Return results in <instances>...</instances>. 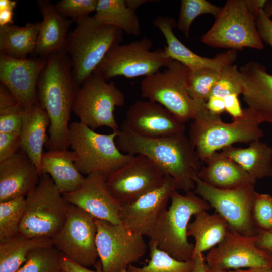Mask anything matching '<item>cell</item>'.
<instances>
[{
  "label": "cell",
  "mask_w": 272,
  "mask_h": 272,
  "mask_svg": "<svg viewBox=\"0 0 272 272\" xmlns=\"http://www.w3.org/2000/svg\"><path fill=\"white\" fill-rule=\"evenodd\" d=\"M78 88L73 80L66 52L49 56L39 77L37 94L38 103L50 119L48 145L51 150L69 148V122Z\"/></svg>",
  "instance_id": "cell-2"
},
{
  "label": "cell",
  "mask_w": 272,
  "mask_h": 272,
  "mask_svg": "<svg viewBox=\"0 0 272 272\" xmlns=\"http://www.w3.org/2000/svg\"><path fill=\"white\" fill-rule=\"evenodd\" d=\"M21 150L20 137L0 132V162Z\"/></svg>",
  "instance_id": "cell-42"
},
{
  "label": "cell",
  "mask_w": 272,
  "mask_h": 272,
  "mask_svg": "<svg viewBox=\"0 0 272 272\" xmlns=\"http://www.w3.org/2000/svg\"><path fill=\"white\" fill-rule=\"evenodd\" d=\"M238 95L233 94L224 98L225 111L228 113L234 120L242 117L243 109L241 108L238 99Z\"/></svg>",
  "instance_id": "cell-44"
},
{
  "label": "cell",
  "mask_w": 272,
  "mask_h": 272,
  "mask_svg": "<svg viewBox=\"0 0 272 272\" xmlns=\"http://www.w3.org/2000/svg\"><path fill=\"white\" fill-rule=\"evenodd\" d=\"M165 37L167 45L164 47L168 56L185 66L190 71L210 69L220 72L225 66L232 64L237 57V51L229 50L218 54L213 58L201 56L189 49L175 36L173 29L177 22L171 17L159 16L153 22Z\"/></svg>",
  "instance_id": "cell-22"
},
{
  "label": "cell",
  "mask_w": 272,
  "mask_h": 272,
  "mask_svg": "<svg viewBox=\"0 0 272 272\" xmlns=\"http://www.w3.org/2000/svg\"><path fill=\"white\" fill-rule=\"evenodd\" d=\"M52 245L49 238L25 237L19 233L0 243V272H17L25 262L29 252L39 247Z\"/></svg>",
  "instance_id": "cell-32"
},
{
  "label": "cell",
  "mask_w": 272,
  "mask_h": 272,
  "mask_svg": "<svg viewBox=\"0 0 272 272\" xmlns=\"http://www.w3.org/2000/svg\"><path fill=\"white\" fill-rule=\"evenodd\" d=\"M120 272H127V269H124V270H122V271H120Z\"/></svg>",
  "instance_id": "cell-56"
},
{
  "label": "cell",
  "mask_w": 272,
  "mask_h": 272,
  "mask_svg": "<svg viewBox=\"0 0 272 272\" xmlns=\"http://www.w3.org/2000/svg\"><path fill=\"white\" fill-rule=\"evenodd\" d=\"M125 102L123 93L114 82L108 83L93 73L79 87L72 111L80 122L94 130L106 126L117 131L119 127L114 111L116 107L123 106Z\"/></svg>",
  "instance_id": "cell-10"
},
{
  "label": "cell",
  "mask_w": 272,
  "mask_h": 272,
  "mask_svg": "<svg viewBox=\"0 0 272 272\" xmlns=\"http://www.w3.org/2000/svg\"><path fill=\"white\" fill-rule=\"evenodd\" d=\"M17 2L15 1L12 0H1L0 1V10L5 9L14 10L16 7Z\"/></svg>",
  "instance_id": "cell-53"
},
{
  "label": "cell",
  "mask_w": 272,
  "mask_h": 272,
  "mask_svg": "<svg viewBox=\"0 0 272 272\" xmlns=\"http://www.w3.org/2000/svg\"><path fill=\"white\" fill-rule=\"evenodd\" d=\"M242 93V79L239 70L235 64L224 67L213 87L211 95L222 98L231 94Z\"/></svg>",
  "instance_id": "cell-38"
},
{
  "label": "cell",
  "mask_w": 272,
  "mask_h": 272,
  "mask_svg": "<svg viewBox=\"0 0 272 272\" xmlns=\"http://www.w3.org/2000/svg\"><path fill=\"white\" fill-rule=\"evenodd\" d=\"M95 219L88 212L69 203L65 222L51 238L52 245L63 255L83 266L94 265L98 257Z\"/></svg>",
  "instance_id": "cell-14"
},
{
  "label": "cell",
  "mask_w": 272,
  "mask_h": 272,
  "mask_svg": "<svg viewBox=\"0 0 272 272\" xmlns=\"http://www.w3.org/2000/svg\"><path fill=\"white\" fill-rule=\"evenodd\" d=\"M206 272H221L219 270H217L211 269V268L208 267L206 266Z\"/></svg>",
  "instance_id": "cell-55"
},
{
  "label": "cell",
  "mask_w": 272,
  "mask_h": 272,
  "mask_svg": "<svg viewBox=\"0 0 272 272\" xmlns=\"http://www.w3.org/2000/svg\"><path fill=\"white\" fill-rule=\"evenodd\" d=\"M97 3L98 0H61L54 4V6L61 15L70 17L77 23L95 12Z\"/></svg>",
  "instance_id": "cell-39"
},
{
  "label": "cell",
  "mask_w": 272,
  "mask_h": 272,
  "mask_svg": "<svg viewBox=\"0 0 272 272\" xmlns=\"http://www.w3.org/2000/svg\"><path fill=\"white\" fill-rule=\"evenodd\" d=\"M242 79L245 108L261 123L272 124V75L266 67L254 61L239 69Z\"/></svg>",
  "instance_id": "cell-21"
},
{
  "label": "cell",
  "mask_w": 272,
  "mask_h": 272,
  "mask_svg": "<svg viewBox=\"0 0 272 272\" xmlns=\"http://www.w3.org/2000/svg\"><path fill=\"white\" fill-rule=\"evenodd\" d=\"M49 125V116L38 103L25 109L20 135L21 150L35 164L41 176V160Z\"/></svg>",
  "instance_id": "cell-27"
},
{
  "label": "cell",
  "mask_w": 272,
  "mask_h": 272,
  "mask_svg": "<svg viewBox=\"0 0 272 272\" xmlns=\"http://www.w3.org/2000/svg\"><path fill=\"white\" fill-rule=\"evenodd\" d=\"M171 203L160 215L147 236L158 248L182 261L192 260L194 244L188 240L187 229L192 216L211 206L193 191L182 195L177 190L172 193Z\"/></svg>",
  "instance_id": "cell-3"
},
{
  "label": "cell",
  "mask_w": 272,
  "mask_h": 272,
  "mask_svg": "<svg viewBox=\"0 0 272 272\" xmlns=\"http://www.w3.org/2000/svg\"><path fill=\"white\" fill-rule=\"evenodd\" d=\"M115 142L122 153L142 155L155 162L173 178L176 190L187 192L194 189L193 179L201 167V161L185 133L162 138H144L123 122Z\"/></svg>",
  "instance_id": "cell-1"
},
{
  "label": "cell",
  "mask_w": 272,
  "mask_h": 272,
  "mask_svg": "<svg viewBox=\"0 0 272 272\" xmlns=\"http://www.w3.org/2000/svg\"><path fill=\"white\" fill-rule=\"evenodd\" d=\"M176 183L169 176L164 183L134 202L121 206L119 217L121 223L134 234L146 236L156 224L161 212L166 208Z\"/></svg>",
  "instance_id": "cell-19"
},
{
  "label": "cell",
  "mask_w": 272,
  "mask_h": 272,
  "mask_svg": "<svg viewBox=\"0 0 272 272\" xmlns=\"http://www.w3.org/2000/svg\"><path fill=\"white\" fill-rule=\"evenodd\" d=\"M24 111L18 103L0 106V132L20 136Z\"/></svg>",
  "instance_id": "cell-41"
},
{
  "label": "cell",
  "mask_w": 272,
  "mask_h": 272,
  "mask_svg": "<svg viewBox=\"0 0 272 272\" xmlns=\"http://www.w3.org/2000/svg\"><path fill=\"white\" fill-rule=\"evenodd\" d=\"M20 232L26 237L52 238L63 226L69 203L51 176L42 174L36 187L26 197Z\"/></svg>",
  "instance_id": "cell-7"
},
{
  "label": "cell",
  "mask_w": 272,
  "mask_h": 272,
  "mask_svg": "<svg viewBox=\"0 0 272 272\" xmlns=\"http://www.w3.org/2000/svg\"><path fill=\"white\" fill-rule=\"evenodd\" d=\"M263 11L270 17H272V0L266 1Z\"/></svg>",
  "instance_id": "cell-54"
},
{
  "label": "cell",
  "mask_w": 272,
  "mask_h": 272,
  "mask_svg": "<svg viewBox=\"0 0 272 272\" xmlns=\"http://www.w3.org/2000/svg\"><path fill=\"white\" fill-rule=\"evenodd\" d=\"M192 260L194 262V265L191 272H206V263L203 254L197 255Z\"/></svg>",
  "instance_id": "cell-49"
},
{
  "label": "cell",
  "mask_w": 272,
  "mask_h": 272,
  "mask_svg": "<svg viewBox=\"0 0 272 272\" xmlns=\"http://www.w3.org/2000/svg\"><path fill=\"white\" fill-rule=\"evenodd\" d=\"M60 272H65V271L62 269V270L61 271H60Z\"/></svg>",
  "instance_id": "cell-57"
},
{
  "label": "cell",
  "mask_w": 272,
  "mask_h": 272,
  "mask_svg": "<svg viewBox=\"0 0 272 272\" xmlns=\"http://www.w3.org/2000/svg\"><path fill=\"white\" fill-rule=\"evenodd\" d=\"M69 32L65 47L73 80L80 87L101 62L109 49L123 40L120 29L103 24L93 16L76 23Z\"/></svg>",
  "instance_id": "cell-5"
},
{
  "label": "cell",
  "mask_w": 272,
  "mask_h": 272,
  "mask_svg": "<svg viewBox=\"0 0 272 272\" xmlns=\"http://www.w3.org/2000/svg\"><path fill=\"white\" fill-rule=\"evenodd\" d=\"M106 179L100 172L91 173L85 177L79 189L64 193L63 197L69 203L81 208L97 219L120 224L121 206L107 189Z\"/></svg>",
  "instance_id": "cell-20"
},
{
  "label": "cell",
  "mask_w": 272,
  "mask_h": 272,
  "mask_svg": "<svg viewBox=\"0 0 272 272\" xmlns=\"http://www.w3.org/2000/svg\"><path fill=\"white\" fill-rule=\"evenodd\" d=\"M75 154L67 149L44 152L41 160V174L49 175L63 194L79 189L85 177L75 165Z\"/></svg>",
  "instance_id": "cell-26"
},
{
  "label": "cell",
  "mask_w": 272,
  "mask_h": 272,
  "mask_svg": "<svg viewBox=\"0 0 272 272\" xmlns=\"http://www.w3.org/2000/svg\"><path fill=\"white\" fill-rule=\"evenodd\" d=\"M95 222L96 244L103 272H120L145 255L147 245L143 236L132 233L121 223L97 219Z\"/></svg>",
  "instance_id": "cell-13"
},
{
  "label": "cell",
  "mask_w": 272,
  "mask_h": 272,
  "mask_svg": "<svg viewBox=\"0 0 272 272\" xmlns=\"http://www.w3.org/2000/svg\"><path fill=\"white\" fill-rule=\"evenodd\" d=\"M198 177L207 184L222 189H232L255 184L257 180L222 152H215L204 162Z\"/></svg>",
  "instance_id": "cell-25"
},
{
  "label": "cell",
  "mask_w": 272,
  "mask_h": 272,
  "mask_svg": "<svg viewBox=\"0 0 272 272\" xmlns=\"http://www.w3.org/2000/svg\"><path fill=\"white\" fill-rule=\"evenodd\" d=\"M261 123L246 109L242 117L227 123L220 116L209 111L205 106L190 125L189 139L201 161L218 150L236 143H250L263 135Z\"/></svg>",
  "instance_id": "cell-4"
},
{
  "label": "cell",
  "mask_w": 272,
  "mask_h": 272,
  "mask_svg": "<svg viewBox=\"0 0 272 272\" xmlns=\"http://www.w3.org/2000/svg\"><path fill=\"white\" fill-rule=\"evenodd\" d=\"M124 124L135 134L162 138L184 133L185 123L162 105L149 100L133 103L126 112Z\"/></svg>",
  "instance_id": "cell-17"
},
{
  "label": "cell",
  "mask_w": 272,
  "mask_h": 272,
  "mask_svg": "<svg viewBox=\"0 0 272 272\" xmlns=\"http://www.w3.org/2000/svg\"><path fill=\"white\" fill-rule=\"evenodd\" d=\"M222 9L206 0H181L177 27L188 38L191 25L198 16L209 14L216 18Z\"/></svg>",
  "instance_id": "cell-36"
},
{
  "label": "cell",
  "mask_w": 272,
  "mask_h": 272,
  "mask_svg": "<svg viewBox=\"0 0 272 272\" xmlns=\"http://www.w3.org/2000/svg\"><path fill=\"white\" fill-rule=\"evenodd\" d=\"M220 75V72L210 69L190 71L187 90L190 97L196 101L206 103Z\"/></svg>",
  "instance_id": "cell-37"
},
{
  "label": "cell",
  "mask_w": 272,
  "mask_h": 272,
  "mask_svg": "<svg viewBox=\"0 0 272 272\" xmlns=\"http://www.w3.org/2000/svg\"><path fill=\"white\" fill-rule=\"evenodd\" d=\"M267 0H246L249 10L256 18L263 9Z\"/></svg>",
  "instance_id": "cell-48"
},
{
  "label": "cell",
  "mask_w": 272,
  "mask_h": 272,
  "mask_svg": "<svg viewBox=\"0 0 272 272\" xmlns=\"http://www.w3.org/2000/svg\"><path fill=\"white\" fill-rule=\"evenodd\" d=\"M95 12L93 17L100 23L117 27L130 35L141 33L139 18L125 0H98Z\"/></svg>",
  "instance_id": "cell-31"
},
{
  "label": "cell",
  "mask_w": 272,
  "mask_h": 272,
  "mask_svg": "<svg viewBox=\"0 0 272 272\" xmlns=\"http://www.w3.org/2000/svg\"><path fill=\"white\" fill-rule=\"evenodd\" d=\"M26 197L0 202V243L19 234L25 208Z\"/></svg>",
  "instance_id": "cell-34"
},
{
  "label": "cell",
  "mask_w": 272,
  "mask_h": 272,
  "mask_svg": "<svg viewBox=\"0 0 272 272\" xmlns=\"http://www.w3.org/2000/svg\"><path fill=\"white\" fill-rule=\"evenodd\" d=\"M222 152L256 180L272 177V147L260 140L245 148L228 146Z\"/></svg>",
  "instance_id": "cell-28"
},
{
  "label": "cell",
  "mask_w": 272,
  "mask_h": 272,
  "mask_svg": "<svg viewBox=\"0 0 272 272\" xmlns=\"http://www.w3.org/2000/svg\"><path fill=\"white\" fill-rule=\"evenodd\" d=\"M221 272H272L271 267H258L240 269L237 270L220 271Z\"/></svg>",
  "instance_id": "cell-51"
},
{
  "label": "cell",
  "mask_w": 272,
  "mask_h": 272,
  "mask_svg": "<svg viewBox=\"0 0 272 272\" xmlns=\"http://www.w3.org/2000/svg\"><path fill=\"white\" fill-rule=\"evenodd\" d=\"M150 259L143 267H137L131 264L127 267V272H191L193 260H178L165 252L159 249L157 244L149 241Z\"/></svg>",
  "instance_id": "cell-33"
},
{
  "label": "cell",
  "mask_w": 272,
  "mask_h": 272,
  "mask_svg": "<svg viewBox=\"0 0 272 272\" xmlns=\"http://www.w3.org/2000/svg\"><path fill=\"white\" fill-rule=\"evenodd\" d=\"M153 42L145 37L111 47L93 73L107 81L117 76L133 78L149 76L166 67L172 59L165 49L152 51Z\"/></svg>",
  "instance_id": "cell-11"
},
{
  "label": "cell",
  "mask_w": 272,
  "mask_h": 272,
  "mask_svg": "<svg viewBox=\"0 0 272 272\" xmlns=\"http://www.w3.org/2000/svg\"><path fill=\"white\" fill-rule=\"evenodd\" d=\"M126 5L130 9L136 11V10L143 4L152 2L149 0H125Z\"/></svg>",
  "instance_id": "cell-52"
},
{
  "label": "cell",
  "mask_w": 272,
  "mask_h": 272,
  "mask_svg": "<svg viewBox=\"0 0 272 272\" xmlns=\"http://www.w3.org/2000/svg\"><path fill=\"white\" fill-rule=\"evenodd\" d=\"M206 107L212 113L219 115L225 111L224 99L215 96H210L206 102Z\"/></svg>",
  "instance_id": "cell-47"
},
{
  "label": "cell",
  "mask_w": 272,
  "mask_h": 272,
  "mask_svg": "<svg viewBox=\"0 0 272 272\" xmlns=\"http://www.w3.org/2000/svg\"><path fill=\"white\" fill-rule=\"evenodd\" d=\"M13 11L11 9L0 10V26L13 24Z\"/></svg>",
  "instance_id": "cell-50"
},
{
  "label": "cell",
  "mask_w": 272,
  "mask_h": 272,
  "mask_svg": "<svg viewBox=\"0 0 272 272\" xmlns=\"http://www.w3.org/2000/svg\"><path fill=\"white\" fill-rule=\"evenodd\" d=\"M252 214L254 223L259 229L272 231V196L256 192Z\"/></svg>",
  "instance_id": "cell-40"
},
{
  "label": "cell",
  "mask_w": 272,
  "mask_h": 272,
  "mask_svg": "<svg viewBox=\"0 0 272 272\" xmlns=\"http://www.w3.org/2000/svg\"><path fill=\"white\" fill-rule=\"evenodd\" d=\"M256 24L259 35L263 41L272 48V20L262 10L256 18Z\"/></svg>",
  "instance_id": "cell-43"
},
{
  "label": "cell",
  "mask_w": 272,
  "mask_h": 272,
  "mask_svg": "<svg viewBox=\"0 0 272 272\" xmlns=\"http://www.w3.org/2000/svg\"><path fill=\"white\" fill-rule=\"evenodd\" d=\"M62 270L61 254L50 245L31 250L17 272H60Z\"/></svg>",
  "instance_id": "cell-35"
},
{
  "label": "cell",
  "mask_w": 272,
  "mask_h": 272,
  "mask_svg": "<svg viewBox=\"0 0 272 272\" xmlns=\"http://www.w3.org/2000/svg\"><path fill=\"white\" fill-rule=\"evenodd\" d=\"M118 130L104 134L80 121L70 125L69 147L76 155L75 165L82 174L99 172L107 178L133 159L134 155L122 153L118 148L115 140Z\"/></svg>",
  "instance_id": "cell-6"
},
{
  "label": "cell",
  "mask_w": 272,
  "mask_h": 272,
  "mask_svg": "<svg viewBox=\"0 0 272 272\" xmlns=\"http://www.w3.org/2000/svg\"><path fill=\"white\" fill-rule=\"evenodd\" d=\"M41 175L22 150L0 162V202L26 197L38 185Z\"/></svg>",
  "instance_id": "cell-23"
},
{
  "label": "cell",
  "mask_w": 272,
  "mask_h": 272,
  "mask_svg": "<svg viewBox=\"0 0 272 272\" xmlns=\"http://www.w3.org/2000/svg\"><path fill=\"white\" fill-rule=\"evenodd\" d=\"M61 265L65 272H103L101 264L96 267V270H92L69 259L61 254Z\"/></svg>",
  "instance_id": "cell-46"
},
{
  "label": "cell",
  "mask_w": 272,
  "mask_h": 272,
  "mask_svg": "<svg viewBox=\"0 0 272 272\" xmlns=\"http://www.w3.org/2000/svg\"><path fill=\"white\" fill-rule=\"evenodd\" d=\"M193 180V192L226 221L230 229L245 236L257 234L259 229L252 214L255 184L222 189L207 184L198 175Z\"/></svg>",
  "instance_id": "cell-12"
},
{
  "label": "cell",
  "mask_w": 272,
  "mask_h": 272,
  "mask_svg": "<svg viewBox=\"0 0 272 272\" xmlns=\"http://www.w3.org/2000/svg\"><path fill=\"white\" fill-rule=\"evenodd\" d=\"M256 239V235L245 236L229 228L222 241L205 257L206 266L219 271L272 268V256L257 246Z\"/></svg>",
  "instance_id": "cell-16"
},
{
  "label": "cell",
  "mask_w": 272,
  "mask_h": 272,
  "mask_svg": "<svg viewBox=\"0 0 272 272\" xmlns=\"http://www.w3.org/2000/svg\"><path fill=\"white\" fill-rule=\"evenodd\" d=\"M256 237L257 246L272 256V231L259 229Z\"/></svg>",
  "instance_id": "cell-45"
},
{
  "label": "cell",
  "mask_w": 272,
  "mask_h": 272,
  "mask_svg": "<svg viewBox=\"0 0 272 272\" xmlns=\"http://www.w3.org/2000/svg\"><path fill=\"white\" fill-rule=\"evenodd\" d=\"M37 4L42 21L34 53L47 59L53 54L65 51L69 29L73 21L61 15L49 0H39Z\"/></svg>",
  "instance_id": "cell-24"
},
{
  "label": "cell",
  "mask_w": 272,
  "mask_h": 272,
  "mask_svg": "<svg viewBox=\"0 0 272 272\" xmlns=\"http://www.w3.org/2000/svg\"><path fill=\"white\" fill-rule=\"evenodd\" d=\"M46 59H17L0 53V81L25 109L38 103L37 87Z\"/></svg>",
  "instance_id": "cell-18"
},
{
  "label": "cell",
  "mask_w": 272,
  "mask_h": 272,
  "mask_svg": "<svg viewBox=\"0 0 272 272\" xmlns=\"http://www.w3.org/2000/svg\"><path fill=\"white\" fill-rule=\"evenodd\" d=\"M207 211H201L195 214L193 221L188 226V236L195 240L192 259L220 243L229 229L227 222L221 215Z\"/></svg>",
  "instance_id": "cell-29"
},
{
  "label": "cell",
  "mask_w": 272,
  "mask_h": 272,
  "mask_svg": "<svg viewBox=\"0 0 272 272\" xmlns=\"http://www.w3.org/2000/svg\"><path fill=\"white\" fill-rule=\"evenodd\" d=\"M256 17L246 0H228L211 28L201 37L206 45L216 48L241 50L264 47L257 29Z\"/></svg>",
  "instance_id": "cell-9"
},
{
  "label": "cell",
  "mask_w": 272,
  "mask_h": 272,
  "mask_svg": "<svg viewBox=\"0 0 272 272\" xmlns=\"http://www.w3.org/2000/svg\"><path fill=\"white\" fill-rule=\"evenodd\" d=\"M190 70L182 63L172 60L162 72L145 77L141 82L142 97L157 103L179 121L193 120L206 103L190 97L187 90Z\"/></svg>",
  "instance_id": "cell-8"
},
{
  "label": "cell",
  "mask_w": 272,
  "mask_h": 272,
  "mask_svg": "<svg viewBox=\"0 0 272 272\" xmlns=\"http://www.w3.org/2000/svg\"><path fill=\"white\" fill-rule=\"evenodd\" d=\"M168 175L155 162L142 155L133 159L106 179L109 192L120 206L134 202L162 186Z\"/></svg>",
  "instance_id": "cell-15"
},
{
  "label": "cell",
  "mask_w": 272,
  "mask_h": 272,
  "mask_svg": "<svg viewBox=\"0 0 272 272\" xmlns=\"http://www.w3.org/2000/svg\"><path fill=\"white\" fill-rule=\"evenodd\" d=\"M40 22L24 26L14 24L0 26V53L17 59H26L34 53Z\"/></svg>",
  "instance_id": "cell-30"
}]
</instances>
